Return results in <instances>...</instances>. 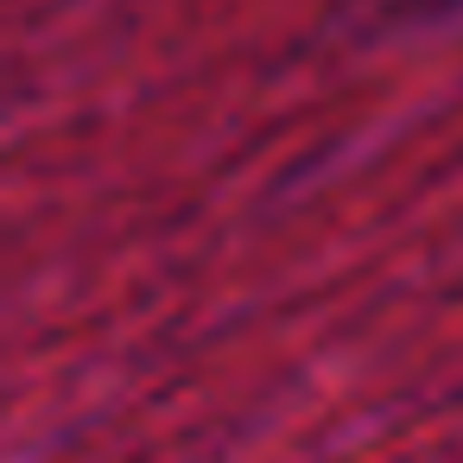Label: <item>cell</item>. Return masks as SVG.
Instances as JSON below:
<instances>
[{"label": "cell", "mask_w": 463, "mask_h": 463, "mask_svg": "<svg viewBox=\"0 0 463 463\" xmlns=\"http://www.w3.org/2000/svg\"><path fill=\"white\" fill-rule=\"evenodd\" d=\"M387 20H431V14H457L463 0H374Z\"/></svg>", "instance_id": "1"}]
</instances>
